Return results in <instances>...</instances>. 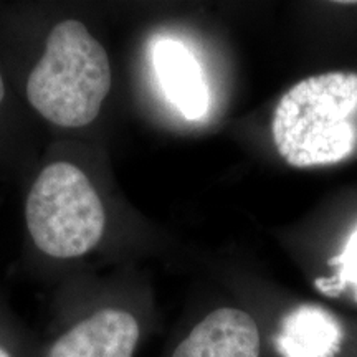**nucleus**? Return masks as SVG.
Here are the masks:
<instances>
[{
	"label": "nucleus",
	"mask_w": 357,
	"mask_h": 357,
	"mask_svg": "<svg viewBox=\"0 0 357 357\" xmlns=\"http://www.w3.org/2000/svg\"><path fill=\"white\" fill-rule=\"evenodd\" d=\"M0 357H17L15 351L0 339Z\"/></svg>",
	"instance_id": "nucleus-9"
},
{
	"label": "nucleus",
	"mask_w": 357,
	"mask_h": 357,
	"mask_svg": "<svg viewBox=\"0 0 357 357\" xmlns=\"http://www.w3.org/2000/svg\"><path fill=\"white\" fill-rule=\"evenodd\" d=\"M344 329L336 316L316 305H301L281 319L276 349L281 357H336Z\"/></svg>",
	"instance_id": "nucleus-7"
},
{
	"label": "nucleus",
	"mask_w": 357,
	"mask_h": 357,
	"mask_svg": "<svg viewBox=\"0 0 357 357\" xmlns=\"http://www.w3.org/2000/svg\"><path fill=\"white\" fill-rule=\"evenodd\" d=\"M25 218L33 243L53 258H77L101 240L106 213L82 169L53 162L29 192Z\"/></svg>",
	"instance_id": "nucleus-3"
},
{
	"label": "nucleus",
	"mask_w": 357,
	"mask_h": 357,
	"mask_svg": "<svg viewBox=\"0 0 357 357\" xmlns=\"http://www.w3.org/2000/svg\"><path fill=\"white\" fill-rule=\"evenodd\" d=\"M3 96H6V86H3V79H2V75H0V102H2Z\"/></svg>",
	"instance_id": "nucleus-10"
},
{
	"label": "nucleus",
	"mask_w": 357,
	"mask_h": 357,
	"mask_svg": "<svg viewBox=\"0 0 357 357\" xmlns=\"http://www.w3.org/2000/svg\"><path fill=\"white\" fill-rule=\"evenodd\" d=\"M333 265L337 266V275L334 280H323L319 287L326 291H336V288H349L354 300L357 301V229L351 235L344 252L333 260Z\"/></svg>",
	"instance_id": "nucleus-8"
},
{
	"label": "nucleus",
	"mask_w": 357,
	"mask_h": 357,
	"mask_svg": "<svg viewBox=\"0 0 357 357\" xmlns=\"http://www.w3.org/2000/svg\"><path fill=\"white\" fill-rule=\"evenodd\" d=\"M111 89L105 47L78 20L53 26L45 52L26 79V98L38 114L63 128L95 121Z\"/></svg>",
	"instance_id": "nucleus-2"
},
{
	"label": "nucleus",
	"mask_w": 357,
	"mask_h": 357,
	"mask_svg": "<svg viewBox=\"0 0 357 357\" xmlns=\"http://www.w3.org/2000/svg\"><path fill=\"white\" fill-rule=\"evenodd\" d=\"M159 82L174 106L187 119H200L208 109V89L199 61L176 40H162L154 48Z\"/></svg>",
	"instance_id": "nucleus-6"
},
{
	"label": "nucleus",
	"mask_w": 357,
	"mask_h": 357,
	"mask_svg": "<svg viewBox=\"0 0 357 357\" xmlns=\"http://www.w3.org/2000/svg\"><path fill=\"white\" fill-rule=\"evenodd\" d=\"M139 339L141 324L134 312L102 306L58 334L45 357H134Z\"/></svg>",
	"instance_id": "nucleus-4"
},
{
	"label": "nucleus",
	"mask_w": 357,
	"mask_h": 357,
	"mask_svg": "<svg viewBox=\"0 0 357 357\" xmlns=\"http://www.w3.org/2000/svg\"><path fill=\"white\" fill-rule=\"evenodd\" d=\"M271 134L289 166L342 162L357 144V75L329 71L294 84L276 106Z\"/></svg>",
	"instance_id": "nucleus-1"
},
{
	"label": "nucleus",
	"mask_w": 357,
	"mask_h": 357,
	"mask_svg": "<svg viewBox=\"0 0 357 357\" xmlns=\"http://www.w3.org/2000/svg\"><path fill=\"white\" fill-rule=\"evenodd\" d=\"M260 346V331L248 312L218 307L190 329L172 357H258Z\"/></svg>",
	"instance_id": "nucleus-5"
}]
</instances>
